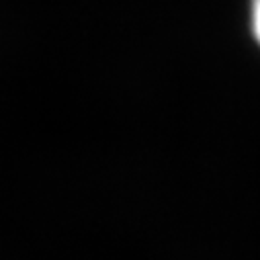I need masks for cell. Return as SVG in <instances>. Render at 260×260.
I'll return each mask as SVG.
<instances>
[{"instance_id": "obj_1", "label": "cell", "mask_w": 260, "mask_h": 260, "mask_svg": "<svg viewBox=\"0 0 260 260\" xmlns=\"http://www.w3.org/2000/svg\"><path fill=\"white\" fill-rule=\"evenodd\" d=\"M254 31H256V37L260 39V0L254 3Z\"/></svg>"}]
</instances>
